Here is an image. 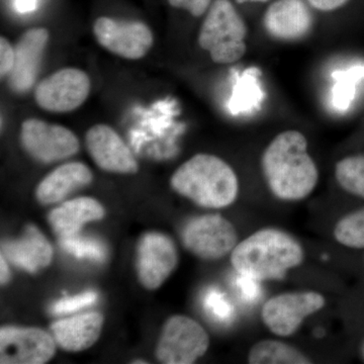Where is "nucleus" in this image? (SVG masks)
<instances>
[{
  "label": "nucleus",
  "mask_w": 364,
  "mask_h": 364,
  "mask_svg": "<svg viewBox=\"0 0 364 364\" xmlns=\"http://www.w3.org/2000/svg\"><path fill=\"white\" fill-rule=\"evenodd\" d=\"M105 217L104 207L95 198H79L68 200L54 208L49 222L60 238L77 235L87 223L98 221Z\"/></svg>",
  "instance_id": "nucleus-19"
},
{
  "label": "nucleus",
  "mask_w": 364,
  "mask_h": 364,
  "mask_svg": "<svg viewBox=\"0 0 364 364\" xmlns=\"http://www.w3.org/2000/svg\"><path fill=\"white\" fill-rule=\"evenodd\" d=\"M306 259L301 242L279 228H262L239 242L231 253L232 267L246 277L282 280Z\"/></svg>",
  "instance_id": "nucleus-2"
},
{
  "label": "nucleus",
  "mask_w": 364,
  "mask_h": 364,
  "mask_svg": "<svg viewBox=\"0 0 364 364\" xmlns=\"http://www.w3.org/2000/svg\"><path fill=\"white\" fill-rule=\"evenodd\" d=\"M54 337L38 328L6 326L0 329V363L43 364L56 352Z\"/></svg>",
  "instance_id": "nucleus-11"
},
{
  "label": "nucleus",
  "mask_w": 364,
  "mask_h": 364,
  "mask_svg": "<svg viewBox=\"0 0 364 364\" xmlns=\"http://www.w3.org/2000/svg\"><path fill=\"white\" fill-rule=\"evenodd\" d=\"M310 4L305 0H277L264 14L262 23L272 39L296 42L304 39L312 31L314 16Z\"/></svg>",
  "instance_id": "nucleus-14"
},
{
  "label": "nucleus",
  "mask_w": 364,
  "mask_h": 364,
  "mask_svg": "<svg viewBox=\"0 0 364 364\" xmlns=\"http://www.w3.org/2000/svg\"><path fill=\"white\" fill-rule=\"evenodd\" d=\"M249 364H311L309 358L298 347L279 339L256 342L248 352Z\"/></svg>",
  "instance_id": "nucleus-20"
},
{
  "label": "nucleus",
  "mask_w": 364,
  "mask_h": 364,
  "mask_svg": "<svg viewBox=\"0 0 364 364\" xmlns=\"http://www.w3.org/2000/svg\"><path fill=\"white\" fill-rule=\"evenodd\" d=\"M335 179L349 195L364 198V155L342 158L335 165Z\"/></svg>",
  "instance_id": "nucleus-21"
},
{
  "label": "nucleus",
  "mask_w": 364,
  "mask_h": 364,
  "mask_svg": "<svg viewBox=\"0 0 364 364\" xmlns=\"http://www.w3.org/2000/svg\"><path fill=\"white\" fill-rule=\"evenodd\" d=\"M170 183L178 195L207 208L230 207L240 191L233 167L222 158L207 153L196 154L181 164Z\"/></svg>",
  "instance_id": "nucleus-3"
},
{
  "label": "nucleus",
  "mask_w": 364,
  "mask_h": 364,
  "mask_svg": "<svg viewBox=\"0 0 364 364\" xmlns=\"http://www.w3.org/2000/svg\"><path fill=\"white\" fill-rule=\"evenodd\" d=\"M60 246L72 255L78 258H87L95 261H102L107 256L105 246L92 238H85L74 235L60 238Z\"/></svg>",
  "instance_id": "nucleus-23"
},
{
  "label": "nucleus",
  "mask_w": 364,
  "mask_h": 364,
  "mask_svg": "<svg viewBox=\"0 0 364 364\" xmlns=\"http://www.w3.org/2000/svg\"><path fill=\"white\" fill-rule=\"evenodd\" d=\"M50 33L44 28L26 31L14 47V65L9 77V87L14 92L30 90L35 83L44 56Z\"/></svg>",
  "instance_id": "nucleus-15"
},
{
  "label": "nucleus",
  "mask_w": 364,
  "mask_h": 364,
  "mask_svg": "<svg viewBox=\"0 0 364 364\" xmlns=\"http://www.w3.org/2000/svg\"><path fill=\"white\" fill-rule=\"evenodd\" d=\"M260 166L268 189L282 202L306 200L320 179L317 164L309 153L308 140L298 130L275 136L261 155Z\"/></svg>",
  "instance_id": "nucleus-1"
},
{
  "label": "nucleus",
  "mask_w": 364,
  "mask_h": 364,
  "mask_svg": "<svg viewBox=\"0 0 364 364\" xmlns=\"http://www.w3.org/2000/svg\"><path fill=\"white\" fill-rule=\"evenodd\" d=\"M104 318L98 313L81 314L57 321L51 326L55 341L64 350L80 352L100 338Z\"/></svg>",
  "instance_id": "nucleus-16"
},
{
  "label": "nucleus",
  "mask_w": 364,
  "mask_h": 364,
  "mask_svg": "<svg viewBox=\"0 0 364 364\" xmlns=\"http://www.w3.org/2000/svg\"><path fill=\"white\" fill-rule=\"evenodd\" d=\"M208 305L213 309L215 314H217L220 317H225L227 315L228 311L226 305L223 303L221 298L218 294H212L208 296Z\"/></svg>",
  "instance_id": "nucleus-28"
},
{
  "label": "nucleus",
  "mask_w": 364,
  "mask_h": 364,
  "mask_svg": "<svg viewBox=\"0 0 364 364\" xmlns=\"http://www.w3.org/2000/svg\"><path fill=\"white\" fill-rule=\"evenodd\" d=\"M210 347V337L202 325L186 316L168 318L157 345L160 363L191 364L202 358Z\"/></svg>",
  "instance_id": "nucleus-7"
},
{
  "label": "nucleus",
  "mask_w": 364,
  "mask_h": 364,
  "mask_svg": "<svg viewBox=\"0 0 364 364\" xmlns=\"http://www.w3.org/2000/svg\"><path fill=\"white\" fill-rule=\"evenodd\" d=\"M360 355H361V358H363V360L364 361V341L363 342V344H361Z\"/></svg>",
  "instance_id": "nucleus-32"
},
{
  "label": "nucleus",
  "mask_w": 364,
  "mask_h": 364,
  "mask_svg": "<svg viewBox=\"0 0 364 364\" xmlns=\"http://www.w3.org/2000/svg\"><path fill=\"white\" fill-rule=\"evenodd\" d=\"M14 48L4 37L0 38V75L7 77L14 65Z\"/></svg>",
  "instance_id": "nucleus-26"
},
{
  "label": "nucleus",
  "mask_w": 364,
  "mask_h": 364,
  "mask_svg": "<svg viewBox=\"0 0 364 364\" xmlns=\"http://www.w3.org/2000/svg\"><path fill=\"white\" fill-rule=\"evenodd\" d=\"M93 33L102 48L128 60L143 58L154 42L149 26L142 21H116L102 16L95 21Z\"/></svg>",
  "instance_id": "nucleus-10"
},
{
  "label": "nucleus",
  "mask_w": 364,
  "mask_h": 364,
  "mask_svg": "<svg viewBox=\"0 0 364 364\" xmlns=\"http://www.w3.org/2000/svg\"><path fill=\"white\" fill-rule=\"evenodd\" d=\"M178 263L176 244L161 233H148L141 239L136 257V269L141 284L146 289L162 286Z\"/></svg>",
  "instance_id": "nucleus-12"
},
{
  "label": "nucleus",
  "mask_w": 364,
  "mask_h": 364,
  "mask_svg": "<svg viewBox=\"0 0 364 364\" xmlns=\"http://www.w3.org/2000/svg\"><path fill=\"white\" fill-rule=\"evenodd\" d=\"M38 0H16V7L21 14L32 13L37 9Z\"/></svg>",
  "instance_id": "nucleus-29"
},
{
  "label": "nucleus",
  "mask_w": 364,
  "mask_h": 364,
  "mask_svg": "<svg viewBox=\"0 0 364 364\" xmlns=\"http://www.w3.org/2000/svg\"><path fill=\"white\" fill-rule=\"evenodd\" d=\"M248 28L230 0H215L198 33V43L213 62L222 65L240 61L247 52Z\"/></svg>",
  "instance_id": "nucleus-4"
},
{
  "label": "nucleus",
  "mask_w": 364,
  "mask_h": 364,
  "mask_svg": "<svg viewBox=\"0 0 364 364\" xmlns=\"http://www.w3.org/2000/svg\"><path fill=\"white\" fill-rule=\"evenodd\" d=\"M168 2L170 6L184 9L195 18H200L207 13L213 0H168Z\"/></svg>",
  "instance_id": "nucleus-25"
},
{
  "label": "nucleus",
  "mask_w": 364,
  "mask_h": 364,
  "mask_svg": "<svg viewBox=\"0 0 364 364\" xmlns=\"http://www.w3.org/2000/svg\"><path fill=\"white\" fill-rule=\"evenodd\" d=\"M20 138L26 153L43 163L66 159L76 154L80 148L77 136L73 132L65 127L38 119L23 122Z\"/></svg>",
  "instance_id": "nucleus-8"
},
{
  "label": "nucleus",
  "mask_w": 364,
  "mask_h": 364,
  "mask_svg": "<svg viewBox=\"0 0 364 364\" xmlns=\"http://www.w3.org/2000/svg\"><path fill=\"white\" fill-rule=\"evenodd\" d=\"M97 299V294L95 291H85L72 298L60 299L52 306L53 313L55 315H64L75 312L85 306H91Z\"/></svg>",
  "instance_id": "nucleus-24"
},
{
  "label": "nucleus",
  "mask_w": 364,
  "mask_h": 364,
  "mask_svg": "<svg viewBox=\"0 0 364 364\" xmlns=\"http://www.w3.org/2000/svg\"><path fill=\"white\" fill-rule=\"evenodd\" d=\"M2 254L14 264L26 272H36L51 263L53 250L49 242L37 228L26 227L21 238L6 242L2 245Z\"/></svg>",
  "instance_id": "nucleus-18"
},
{
  "label": "nucleus",
  "mask_w": 364,
  "mask_h": 364,
  "mask_svg": "<svg viewBox=\"0 0 364 364\" xmlns=\"http://www.w3.org/2000/svg\"><path fill=\"white\" fill-rule=\"evenodd\" d=\"M92 178V172L83 163H66L40 182L36 196L43 205L61 202L72 191L88 186Z\"/></svg>",
  "instance_id": "nucleus-17"
},
{
  "label": "nucleus",
  "mask_w": 364,
  "mask_h": 364,
  "mask_svg": "<svg viewBox=\"0 0 364 364\" xmlns=\"http://www.w3.org/2000/svg\"><path fill=\"white\" fill-rule=\"evenodd\" d=\"M333 236L344 247L364 249V207L343 215L335 224Z\"/></svg>",
  "instance_id": "nucleus-22"
},
{
  "label": "nucleus",
  "mask_w": 364,
  "mask_h": 364,
  "mask_svg": "<svg viewBox=\"0 0 364 364\" xmlns=\"http://www.w3.org/2000/svg\"><path fill=\"white\" fill-rule=\"evenodd\" d=\"M90 88V79L85 72L64 68L41 81L36 87L35 100L45 111L69 112L85 104Z\"/></svg>",
  "instance_id": "nucleus-9"
},
{
  "label": "nucleus",
  "mask_w": 364,
  "mask_h": 364,
  "mask_svg": "<svg viewBox=\"0 0 364 364\" xmlns=\"http://www.w3.org/2000/svg\"><path fill=\"white\" fill-rule=\"evenodd\" d=\"M1 272H0V279H1V284H4L9 282L11 279V272H9V265H7L6 261L4 260V256H1Z\"/></svg>",
  "instance_id": "nucleus-30"
},
{
  "label": "nucleus",
  "mask_w": 364,
  "mask_h": 364,
  "mask_svg": "<svg viewBox=\"0 0 364 364\" xmlns=\"http://www.w3.org/2000/svg\"><path fill=\"white\" fill-rule=\"evenodd\" d=\"M86 148L100 168L112 173L134 174L139 164L123 139L107 124H98L87 131Z\"/></svg>",
  "instance_id": "nucleus-13"
},
{
  "label": "nucleus",
  "mask_w": 364,
  "mask_h": 364,
  "mask_svg": "<svg viewBox=\"0 0 364 364\" xmlns=\"http://www.w3.org/2000/svg\"><path fill=\"white\" fill-rule=\"evenodd\" d=\"M327 304L324 294L316 291H294L275 294L261 309V321L275 336L291 337L306 318L315 315Z\"/></svg>",
  "instance_id": "nucleus-5"
},
{
  "label": "nucleus",
  "mask_w": 364,
  "mask_h": 364,
  "mask_svg": "<svg viewBox=\"0 0 364 364\" xmlns=\"http://www.w3.org/2000/svg\"><path fill=\"white\" fill-rule=\"evenodd\" d=\"M182 241L189 252L203 260H219L231 255L239 235L233 223L221 215L193 218L182 231Z\"/></svg>",
  "instance_id": "nucleus-6"
},
{
  "label": "nucleus",
  "mask_w": 364,
  "mask_h": 364,
  "mask_svg": "<svg viewBox=\"0 0 364 364\" xmlns=\"http://www.w3.org/2000/svg\"><path fill=\"white\" fill-rule=\"evenodd\" d=\"M349 0H306L313 9L323 13H331L341 9Z\"/></svg>",
  "instance_id": "nucleus-27"
},
{
  "label": "nucleus",
  "mask_w": 364,
  "mask_h": 364,
  "mask_svg": "<svg viewBox=\"0 0 364 364\" xmlns=\"http://www.w3.org/2000/svg\"><path fill=\"white\" fill-rule=\"evenodd\" d=\"M268 0H236L237 4H264V2H267Z\"/></svg>",
  "instance_id": "nucleus-31"
}]
</instances>
